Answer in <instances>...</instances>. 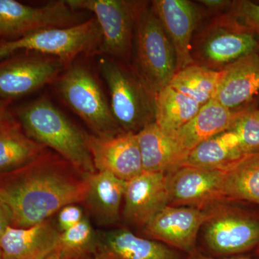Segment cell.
Returning <instances> with one entry per match:
<instances>
[{
	"instance_id": "cell-1",
	"label": "cell",
	"mask_w": 259,
	"mask_h": 259,
	"mask_svg": "<svg viewBox=\"0 0 259 259\" xmlns=\"http://www.w3.org/2000/svg\"><path fill=\"white\" fill-rule=\"evenodd\" d=\"M88 176L48 148L23 168L0 175V196L11 211L13 226H33L64 206L83 203Z\"/></svg>"
},
{
	"instance_id": "cell-2",
	"label": "cell",
	"mask_w": 259,
	"mask_h": 259,
	"mask_svg": "<svg viewBox=\"0 0 259 259\" xmlns=\"http://www.w3.org/2000/svg\"><path fill=\"white\" fill-rule=\"evenodd\" d=\"M25 134L37 144L57 153L83 173L96 172L81 131L47 97L23 105L17 110Z\"/></svg>"
},
{
	"instance_id": "cell-3",
	"label": "cell",
	"mask_w": 259,
	"mask_h": 259,
	"mask_svg": "<svg viewBox=\"0 0 259 259\" xmlns=\"http://www.w3.org/2000/svg\"><path fill=\"white\" fill-rule=\"evenodd\" d=\"M98 66L110 93L112 115L122 131L137 134L154 122L155 95L134 68L105 56Z\"/></svg>"
},
{
	"instance_id": "cell-4",
	"label": "cell",
	"mask_w": 259,
	"mask_h": 259,
	"mask_svg": "<svg viewBox=\"0 0 259 259\" xmlns=\"http://www.w3.org/2000/svg\"><path fill=\"white\" fill-rule=\"evenodd\" d=\"M134 69L156 95L169 84L177 72V56L169 37L151 4L142 1L134 34Z\"/></svg>"
},
{
	"instance_id": "cell-5",
	"label": "cell",
	"mask_w": 259,
	"mask_h": 259,
	"mask_svg": "<svg viewBox=\"0 0 259 259\" xmlns=\"http://www.w3.org/2000/svg\"><path fill=\"white\" fill-rule=\"evenodd\" d=\"M234 202H222L206 209L201 231L206 248L221 257L254 250L259 243V212Z\"/></svg>"
},
{
	"instance_id": "cell-6",
	"label": "cell",
	"mask_w": 259,
	"mask_h": 259,
	"mask_svg": "<svg viewBox=\"0 0 259 259\" xmlns=\"http://www.w3.org/2000/svg\"><path fill=\"white\" fill-rule=\"evenodd\" d=\"M58 79L61 98L93 134L110 137L124 132L112 115L110 102L91 70L81 64H72Z\"/></svg>"
},
{
	"instance_id": "cell-7",
	"label": "cell",
	"mask_w": 259,
	"mask_h": 259,
	"mask_svg": "<svg viewBox=\"0 0 259 259\" xmlns=\"http://www.w3.org/2000/svg\"><path fill=\"white\" fill-rule=\"evenodd\" d=\"M101 40L100 26L93 17L73 26L44 29L0 41V59L27 51L57 58L68 65L80 54H97Z\"/></svg>"
},
{
	"instance_id": "cell-8",
	"label": "cell",
	"mask_w": 259,
	"mask_h": 259,
	"mask_svg": "<svg viewBox=\"0 0 259 259\" xmlns=\"http://www.w3.org/2000/svg\"><path fill=\"white\" fill-rule=\"evenodd\" d=\"M72 9L95 15L102 34L97 54L129 64L135 28L142 1L66 0Z\"/></svg>"
},
{
	"instance_id": "cell-9",
	"label": "cell",
	"mask_w": 259,
	"mask_h": 259,
	"mask_svg": "<svg viewBox=\"0 0 259 259\" xmlns=\"http://www.w3.org/2000/svg\"><path fill=\"white\" fill-rule=\"evenodd\" d=\"M257 52L255 35L243 31L226 13L212 19L192 42L196 64L222 71L238 59Z\"/></svg>"
},
{
	"instance_id": "cell-10",
	"label": "cell",
	"mask_w": 259,
	"mask_h": 259,
	"mask_svg": "<svg viewBox=\"0 0 259 259\" xmlns=\"http://www.w3.org/2000/svg\"><path fill=\"white\" fill-rule=\"evenodd\" d=\"M82 11L72 9L66 0L33 7L16 0H0V41L25 36L37 30L66 28L87 20Z\"/></svg>"
},
{
	"instance_id": "cell-11",
	"label": "cell",
	"mask_w": 259,
	"mask_h": 259,
	"mask_svg": "<svg viewBox=\"0 0 259 259\" xmlns=\"http://www.w3.org/2000/svg\"><path fill=\"white\" fill-rule=\"evenodd\" d=\"M66 65L57 58L36 53L0 61V98L15 100L37 91L57 79Z\"/></svg>"
},
{
	"instance_id": "cell-12",
	"label": "cell",
	"mask_w": 259,
	"mask_h": 259,
	"mask_svg": "<svg viewBox=\"0 0 259 259\" xmlns=\"http://www.w3.org/2000/svg\"><path fill=\"white\" fill-rule=\"evenodd\" d=\"M206 218V209L168 204L141 229L146 238L190 254L196 250L197 237Z\"/></svg>"
},
{
	"instance_id": "cell-13",
	"label": "cell",
	"mask_w": 259,
	"mask_h": 259,
	"mask_svg": "<svg viewBox=\"0 0 259 259\" xmlns=\"http://www.w3.org/2000/svg\"><path fill=\"white\" fill-rule=\"evenodd\" d=\"M167 177L168 204L207 209L225 202L223 169L184 166Z\"/></svg>"
},
{
	"instance_id": "cell-14",
	"label": "cell",
	"mask_w": 259,
	"mask_h": 259,
	"mask_svg": "<svg viewBox=\"0 0 259 259\" xmlns=\"http://www.w3.org/2000/svg\"><path fill=\"white\" fill-rule=\"evenodd\" d=\"M85 138L96 171L106 172L125 182L144 171L136 134L122 132L100 137L85 133Z\"/></svg>"
},
{
	"instance_id": "cell-15",
	"label": "cell",
	"mask_w": 259,
	"mask_h": 259,
	"mask_svg": "<svg viewBox=\"0 0 259 259\" xmlns=\"http://www.w3.org/2000/svg\"><path fill=\"white\" fill-rule=\"evenodd\" d=\"M150 4L175 49L177 71L194 64L192 42L202 18L200 8L189 0H154Z\"/></svg>"
},
{
	"instance_id": "cell-16",
	"label": "cell",
	"mask_w": 259,
	"mask_h": 259,
	"mask_svg": "<svg viewBox=\"0 0 259 259\" xmlns=\"http://www.w3.org/2000/svg\"><path fill=\"white\" fill-rule=\"evenodd\" d=\"M167 175L143 171L126 182L122 216L125 224L142 228L168 204Z\"/></svg>"
},
{
	"instance_id": "cell-17",
	"label": "cell",
	"mask_w": 259,
	"mask_h": 259,
	"mask_svg": "<svg viewBox=\"0 0 259 259\" xmlns=\"http://www.w3.org/2000/svg\"><path fill=\"white\" fill-rule=\"evenodd\" d=\"M96 259H182L181 252L126 228L97 232Z\"/></svg>"
},
{
	"instance_id": "cell-18",
	"label": "cell",
	"mask_w": 259,
	"mask_h": 259,
	"mask_svg": "<svg viewBox=\"0 0 259 259\" xmlns=\"http://www.w3.org/2000/svg\"><path fill=\"white\" fill-rule=\"evenodd\" d=\"M258 107L255 100L238 109H229L217 100L202 105L193 118L172 134L187 152L204 141L231 129L240 117Z\"/></svg>"
},
{
	"instance_id": "cell-19",
	"label": "cell",
	"mask_w": 259,
	"mask_h": 259,
	"mask_svg": "<svg viewBox=\"0 0 259 259\" xmlns=\"http://www.w3.org/2000/svg\"><path fill=\"white\" fill-rule=\"evenodd\" d=\"M136 137L144 171L168 175L185 166L190 153L156 122L141 130Z\"/></svg>"
},
{
	"instance_id": "cell-20",
	"label": "cell",
	"mask_w": 259,
	"mask_h": 259,
	"mask_svg": "<svg viewBox=\"0 0 259 259\" xmlns=\"http://www.w3.org/2000/svg\"><path fill=\"white\" fill-rule=\"evenodd\" d=\"M60 232L49 219L28 228L10 226L0 239L1 259H36L54 251Z\"/></svg>"
},
{
	"instance_id": "cell-21",
	"label": "cell",
	"mask_w": 259,
	"mask_h": 259,
	"mask_svg": "<svg viewBox=\"0 0 259 259\" xmlns=\"http://www.w3.org/2000/svg\"><path fill=\"white\" fill-rule=\"evenodd\" d=\"M214 99L229 109L248 105L259 95V54L253 53L222 70Z\"/></svg>"
},
{
	"instance_id": "cell-22",
	"label": "cell",
	"mask_w": 259,
	"mask_h": 259,
	"mask_svg": "<svg viewBox=\"0 0 259 259\" xmlns=\"http://www.w3.org/2000/svg\"><path fill=\"white\" fill-rule=\"evenodd\" d=\"M126 182L106 172L89 175L83 203L100 226L115 225L122 215Z\"/></svg>"
},
{
	"instance_id": "cell-23",
	"label": "cell",
	"mask_w": 259,
	"mask_h": 259,
	"mask_svg": "<svg viewBox=\"0 0 259 259\" xmlns=\"http://www.w3.org/2000/svg\"><path fill=\"white\" fill-rule=\"evenodd\" d=\"M222 168L225 202L259 206V151L243 155Z\"/></svg>"
},
{
	"instance_id": "cell-24",
	"label": "cell",
	"mask_w": 259,
	"mask_h": 259,
	"mask_svg": "<svg viewBox=\"0 0 259 259\" xmlns=\"http://www.w3.org/2000/svg\"><path fill=\"white\" fill-rule=\"evenodd\" d=\"M47 149L28 137L17 121L3 126L0 127V175L23 168Z\"/></svg>"
},
{
	"instance_id": "cell-25",
	"label": "cell",
	"mask_w": 259,
	"mask_h": 259,
	"mask_svg": "<svg viewBox=\"0 0 259 259\" xmlns=\"http://www.w3.org/2000/svg\"><path fill=\"white\" fill-rule=\"evenodd\" d=\"M200 105L167 85L155 95V121L163 131L174 134L192 120Z\"/></svg>"
},
{
	"instance_id": "cell-26",
	"label": "cell",
	"mask_w": 259,
	"mask_h": 259,
	"mask_svg": "<svg viewBox=\"0 0 259 259\" xmlns=\"http://www.w3.org/2000/svg\"><path fill=\"white\" fill-rule=\"evenodd\" d=\"M243 155L238 138L229 129L196 146L189 153L185 166L221 168Z\"/></svg>"
},
{
	"instance_id": "cell-27",
	"label": "cell",
	"mask_w": 259,
	"mask_h": 259,
	"mask_svg": "<svg viewBox=\"0 0 259 259\" xmlns=\"http://www.w3.org/2000/svg\"><path fill=\"white\" fill-rule=\"evenodd\" d=\"M222 74L194 63L177 71L168 85L202 106L214 99Z\"/></svg>"
},
{
	"instance_id": "cell-28",
	"label": "cell",
	"mask_w": 259,
	"mask_h": 259,
	"mask_svg": "<svg viewBox=\"0 0 259 259\" xmlns=\"http://www.w3.org/2000/svg\"><path fill=\"white\" fill-rule=\"evenodd\" d=\"M97 231L88 216L79 224L59 234L56 251L65 259H79L93 255L96 248Z\"/></svg>"
},
{
	"instance_id": "cell-29",
	"label": "cell",
	"mask_w": 259,
	"mask_h": 259,
	"mask_svg": "<svg viewBox=\"0 0 259 259\" xmlns=\"http://www.w3.org/2000/svg\"><path fill=\"white\" fill-rule=\"evenodd\" d=\"M257 108L247 112L231 128L238 138L244 155L259 151V120L254 113Z\"/></svg>"
},
{
	"instance_id": "cell-30",
	"label": "cell",
	"mask_w": 259,
	"mask_h": 259,
	"mask_svg": "<svg viewBox=\"0 0 259 259\" xmlns=\"http://www.w3.org/2000/svg\"><path fill=\"white\" fill-rule=\"evenodd\" d=\"M243 31L259 34V3L250 0L232 1L226 12Z\"/></svg>"
},
{
	"instance_id": "cell-31",
	"label": "cell",
	"mask_w": 259,
	"mask_h": 259,
	"mask_svg": "<svg viewBox=\"0 0 259 259\" xmlns=\"http://www.w3.org/2000/svg\"><path fill=\"white\" fill-rule=\"evenodd\" d=\"M56 214V225L60 233L79 224L87 216L79 204H70L64 206Z\"/></svg>"
},
{
	"instance_id": "cell-32",
	"label": "cell",
	"mask_w": 259,
	"mask_h": 259,
	"mask_svg": "<svg viewBox=\"0 0 259 259\" xmlns=\"http://www.w3.org/2000/svg\"><path fill=\"white\" fill-rule=\"evenodd\" d=\"M10 226H13L11 211L0 196V239Z\"/></svg>"
},
{
	"instance_id": "cell-33",
	"label": "cell",
	"mask_w": 259,
	"mask_h": 259,
	"mask_svg": "<svg viewBox=\"0 0 259 259\" xmlns=\"http://www.w3.org/2000/svg\"><path fill=\"white\" fill-rule=\"evenodd\" d=\"M201 4L203 5L207 9L212 10L213 12L223 11L229 8L232 1L229 0H201L199 1Z\"/></svg>"
},
{
	"instance_id": "cell-34",
	"label": "cell",
	"mask_w": 259,
	"mask_h": 259,
	"mask_svg": "<svg viewBox=\"0 0 259 259\" xmlns=\"http://www.w3.org/2000/svg\"><path fill=\"white\" fill-rule=\"evenodd\" d=\"M182 259H252L248 257L241 256V255H235V256L229 257H212L202 254L197 250L192 252L190 254H187Z\"/></svg>"
},
{
	"instance_id": "cell-35",
	"label": "cell",
	"mask_w": 259,
	"mask_h": 259,
	"mask_svg": "<svg viewBox=\"0 0 259 259\" xmlns=\"http://www.w3.org/2000/svg\"><path fill=\"white\" fill-rule=\"evenodd\" d=\"M16 122L4 104L0 102V127Z\"/></svg>"
},
{
	"instance_id": "cell-36",
	"label": "cell",
	"mask_w": 259,
	"mask_h": 259,
	"mask_svg": "<svg viewBox=\"0 0 259 259\" xmlns=\"http://www.w3.org/2000/svg\"><path fill=\"white\" fill-rule=\"evenodd\" d=\"M36 259H65L64 257L62 256L59 253V252L56 251V250H54V251L51 252V253L45 255V256L41 257V258H36Z\"/></svg>"
},
{
	"instance_id": "cell-37",
	"label": "cell",
	"mask_w": 259,
	"mask_h": 259,
	"mask_svg": "<svg viewBox=\"0 0 259 259\" xmlns=\"http://www.w3.org/2000/svg\"><path fill=\"white\" fill-rule=\"evenodd\" d=\"M253 254H254V259H259V243L256 248L253 250Z\"/></svg>"
},
{
	"instance_id": "cell-38",
	"label": "cell",
	"mask_w": 259,
	"mask_h": 259,
	"mask_svg": "<svg viewBox=\"0 0 259 259\" xmlns=\"http://www.w3.org/2000/svg\"><path fill=\"white\" fill-rule=\"evenodd\" d=\"M255 39H256L257 42V52L259 54V34L258 35H255Z\"/></svg>"
},
{
	"instance_id": "cell-39",
	"label": "cell",
	"mask_w": 259,
	"mask_h": 259,
	"mask_svg": "<svg viewBox=\"0 0 259 259\" xmlns=\"http://www.w3.org/2000/svg\"><path fill=\"white\" fill-rule=\"evenodd\" d=\"M254 113L255 116H256L257 118L259 120V107L258 108L255 109Z\"/></svg>"
},
{
	"instance_id": "cell-40",
	"label": "cell",
	"mask_w": 259,
	"mask_h": 259,
	"mask_svg": "<svg viewBox=\"0 0 259 259\" xmlns=\"http://www.w3.org/2000/svg\"><path fill=\"white\" fill-rule=\"evenodd\" d=\"M79 259H96L93 255H90V256L84 257V258H79Z\"/></svg>"
},
{
	"instance_id": "cell-41",
	"label": "cell",
	"mask_w": 259,
	"mask_h": 259,
	"mask_svg": "<svg viewBox=\"0 0 259 259\" xmlns=\"http://www.w3.org/2000/svg\"><path fill=\"white\" fill-rule=\"evenodd\" d=\"M255 102H256L257 105L259 107V95L255 98Z\"/></svg>"
},
{
	"instance_id": "cell-42",
	"label": "cell",
	"mask_w": 259,
	"mask_h": 259,
	"mask_svg": "<svg viewBox=\"0 0 259 259\" xmlns=\"http://www.w3.org/2000/svg\"><path fill=\"white\" fill-rule=\"evenodd\" d=\"M0 259H1V255H0Z\"/></svg>"
}]
</instances>
